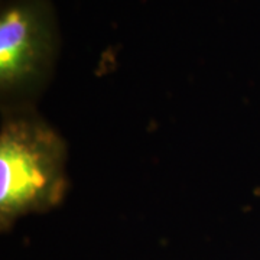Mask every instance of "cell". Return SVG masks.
<instances>
[{
	"mask_svg": "<svg viewBox=\"0 0 260 260\" xmlns=\"http://www.w3.org/2000/svg\"><path fill=\"white\" fill-rule=\"evenodd\" d=\"M68 148L59 132L34 109L2 112L0 230L47 213L68 191Z\"/></svg>",
	"mask_w": 260,
	"mask_h": 260,
	"instance_id": "cell-1",
	"label": "cell"
},
{
	"mask_svg": "<svg viewBox=\"0 0 260 260\" xmlns=\"http://www.w3.org/2000/svg\"><path fill=\"white\" fill-rule=\"evenodd\" d=\"M58 32L47 0H10L0 12L2 112L34 109L54 73Z\"/></svg>",
	"mask_w": 260,
	"mask_h": 260,
	"instance_id": "cell-2",
	"label": "cell"
}]
</instances>
